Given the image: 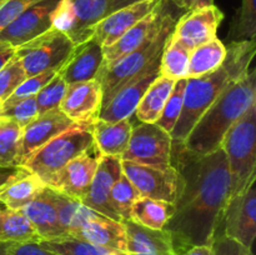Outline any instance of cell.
<instances>
[{
  "mask_svg": "<svg viewBox=\"0 0 256 255\" xmlns=\"http://www.w3.org/2000/svg\"><path fill=\"white\" fill-rule=\"evenodd\" d=\"M122 172L120 156H100L89 190L80 200L82 204L99 214L120 222V218L118 216L110 202V192L112 185L119 179Z\"/></svg>",
  "mask_w": 256,
  "mask_h": 255,
  "instance_id": "cell-18",
  "label": "cell"
},
{
  "mask_svg": "<svg viewBox=\"0 0 256 255\" xmlns=\"http://www.w3.org/2000/svg\"><path fill=\"white\" fill-rule=\"evenodd\" d=\"M12 255H60L58 252L45 249L39 242H18L10 245Z\"/></svg>",
  "mask_w": 256,
  "mask_h": 255,
  "instance_id": "cell-44",
  "label": "cell"
},
{
  "mask_svg": "<svg viewBox=\"0 0 256 255\" xmlns=\"http://www.w3.org/2000/svg\"><path fill=\"white\" fill-rule=\"evenodd\" d=\"M226 56V45L218 38L199 45L190 52L186 79L199 78L216 70Z\"/></svg>",
  "mask_w": 256,
  "mask_h": 255,
  "instance_id": "cell-30",
  "label": "cell"
},
{
  "mask_svg": "<svg viewBox=\"0 0 256 255\" xmlns=\"http://www.w3.org/2000/svg\"><path fill=\"white\" fill-rule=\"evenodd\" d=\"M94 148L92 125L74 124L42 145L22 166L48 184L52 175L68 162Z\"/></svg>",
  "mask_w": 256,
  "mask_h": 255,
  "instance_id": "cell-6",
  "label": "cell"
},
{
  "mask_svg": "<svg viewBox=\"0 0 256 255\" xmlns=\"http://www.w3.org/2000/svg\"><path fill=\"white\" fill-rule=\"evenodd\" d=\"M22 132V128L18 122L2 118L0 122V166L18 165Z\"/></svg>",
  "mask_w": 256,
  "mask_h": 255,
  "instance_id": "cell-34",
  "label": "cell"
},
{
  "mask_svg": "<svg viewBox=\"0 0 256 255\" xmlns=\"http://www.w3.org/2000/svg\"><path fill=\"white\" fill-rule=\"evenodd\" d=\"M100 154L96 148L75 158L52 175L48 186L74 199L82 200L92 182Z\"/></svg>",
  "mask_w": 256,
  "mask_h": 255,
  "instance_id": "cell-15",
  "label": "cell"
},
{
  "mask_svg": "<svg viewBox=\"0 0 256 255\" xmlns=\"http://www.w3.org/2000/svg\"><path fill=\"white\" fill-rule=\"evenodd\" d=\"M45 186L46 184L40 178L29 172L0 189V205L12 210L22 209Z\"/></svg>",
  "mask_w": 256,
  "mask_h": 255,
  "instance_id": "cell-28",
  "label": "cell"
},
{
  "mask_svg": "<svg viewBox=\"0 0 256 255\" xmlns=\"http://www.w3.org/2000/svg\"><path fill=\"white\" fill-rule=\"evenodd\" d=\"M6 2V0H0V8H2V4H4V2Z\"/></svg>",
  "mask_w": 256,
  "mask_h": 255,
  "instance_id": "cell-53",
  "label": "cell"
},
{
  "mask_svg": "<svg viewBox=\"0 0 256 255\" xmlns=\"http://www.w3.org/2000/svg\"><path fill=\"white\" fill-rule=\"evenodd\" d=\"M40 238L20 210L0 205V242H39Z\"/></svg>",
  "mask_w": 256,
  "mask_h": 255,
  "instance_id": "cell-29",
  "label": "cell"
},
{
  "mask_svg": "<svg viewBox=\"0 0 256 255\" xmlns=\"http://www.w3.org/2000/svg\"><path fill=\"white\" fill-rule=\"evenodd\" d=\"M122 172L140 196L174 204L182 189V175L175 166L154 168L122 160Z\"/></svg>",
  "mask_w": 256,
  "mask_h": 255,
  "instance_id": "cell-11",
  "label": "cell"
},
{
  "mask_svg": "<svg viewBox=\"0 0 256 255\" xmlns=\"http://www.w3.org/2000/svg\"><path fill=\"white\" fill-rule=\"evenodd\" d=\"M224 14L216 5L186 12L176 20L170 39L190 50L216 38Z\"/></svg>",
  "mask_w": 256,
  "mask_h": 255,
  "instance_id": "cell-12",
  "label": "cell"
},
{
  "mask_svg": "<svg viewBox=\"0 0 256 255\" xmlns=\"http://www.w3.org/2000/svg\"><path fill=\"white\" fill-rule=\"evenodd\" d=\"M138 2H142V0H112V4H110L109 12H108V14H110V12H115V10L122 9V8H125L128 6V5H132Z\"/></svg>",
  "mask_w": 256,
  "mask_h": 255,
  "instance_id": "cell-49",
  "label": "cell"
},
{
  "mask_svg": "<svg viewBox=\"0 0 256 255\" xmlns=\"http://www.w3.org/2000/svg\"><path fill=\"white\" fill-rule=\"evenodd\" d=\"M2 102H0V122L2 120Z\"/></svg>",
  "mask_w": 256,
  "mask_h": 255,
  "instance_id": "cell-52",
  "label": "cell"
},
{
  "mask_svg": "<svg viewBox=\"0 0 256 255\" xmlns=\"http://www.w3.org/2000/svg\"><path fill=\"white\" fill-rule=\"evenodd\" d=\"M62 0H42L25 10L0 32V42L18 48L52 28L54 14Z\"/></svg>",
  "mask_w": 256,
  "mask_h": 255,
  "instance_id": "cell-13",
  "label": "cell"
},
{
  "mask_svg": "<svg viewBox=\"0 0 256 255\" xmlns=\"http://www.w3.org/2000/svg\"><path fill=\"white\" fill-rule=\"evenodd\" d=\"M174 212V204L140 196L130 210V220L152 230H162Z\"/></svg>",
  "mask_w": 256,
  "mask_h": 255,
  "instance_id": "cell-27",
  "label": "cell"
},
{
  "mask_svg": "<svg viewBox=\"0 0 256 255\" xmlns=\"http://www.w3.org/2000/svg\"><path fill=\"white\" fill-rule=\"evenodd\" d=\"M38 115H39V109L35 96L20 100L14 104L2 105V116L18 122L22 128L26 126Z\"/></svg>",
  "mask_w": 256,
  "mask_h": 255,
  "instance_id": "cell-41",
  "label": "cell"
},
{
  "mask_svg": "<svg viewBox=\"0 0 256 255\" xmlns=\"http://www.w3.org/2000/svg\"><path fill=\"white\" fill-rule=\"evenodd\" d=\"M255 179L242 192L229 198L216 234L235 240L246 250H252L256 236Z\"/></svg>",
  "mask_w": 256,
  "mask_h": 255,
  "instance_id": "cell-10",
  "label": "cell"
},
{
  "mask_svg": "<svg viewBox=\"0 0 256 255\" xmlns=\"http://www.w3.org/2000/svg\"><path fill=\"white\" fill-rule=\"evenodd\" d=\"M256 34V0H242L230 28V38L242 40H255Z\"/></svg>",
  "mask_w": 256,
  "mask_h": 255,
  "instance_id": "cell-36",
  "label": "cell"
},
{
  "mask_svg": "<svg viewBox=\"0 0 256 255\" xmlns=\"http://www.w3.org/2000/svg\"><path fill=\"white\" fill-rule=\"evenodd\" d=\"M39 244L45 249H49L60 255H126L124 252L98 246V245L90 244L84 240L72 236L40 240Z\"/></svg>",
  "mask_w": 256,
  "mask_h": 255,
  "instance_id": "cell-33",
  "label": "cell"
},
{
  "mask_svg": "<svg viewBox=\"0 0 256 255\" xmlns=\"http://www.w3.org/2000/svg\"><path fill=\"white\" fill-rule=\"evenodd\" d=\"M138 198H140V194L136 188L122 172L119 179L112 185L110 192V202L118 216L120 218V222L130 220V210Z\"/></svg>",
  "mask_w": 256,
  "mask_h": 255,
  "instance_id": "cell-35",
  "label": "cell"
},
{
  "mask_svg": "<svg viewBox=\"0 0 256 255\" xmlns=\"http://www.w3.org/2000/svg\"><path fill=\"white\" fill-rule=\"evenodd\" d=\"M102 105V85L96 79L69 84L59 109L74 124L94 125Z\"/></svg>",
  "mask_w": 256,
  "mask_h": 255,
  "instance_id": "cell-14",
  "label": "cell"
},
{
  "mask_svg": "<svg viewBox=\"0 0 256 255\" xmlns=\"http://www.w3.org/2000/svg\"><path fill=\"white\" fill-rule=\"evenodd\" d=\"M132 132L130 119L114 122L98 120L92 125V136L100 156H122L129 145Z\"/></svg>",
  "mask_w": 256,
  "mask_h": 255,
  "instance_id": "cell-25",
  "label": "cell"
},
{
  "mask_svg": "<svg viewBox=\"0 0 256 255\" xmlns=\"http://www.w3.org/2000/svg\"><path fill=\"white\" fill-rule=\"evenodd\" d=\"M186 80L188 79H180L175 82L172 94H170L169 99H168L166 104H165L164 109H162V115H160V118L155 122V124L159 125L162 129H164L169 134L172 132L175 124L179 120L180 114H182Z\"/></svg>",
  "mask_w": 256,
  "mask_h": 255,
  "instance_id": "cell-37",
  "label": "cell"
},
{
  "mask_svg": "<svg viewBox=\"0 0 256 255\" xmlns=\"http://www.w3.org/2000/svg\"><path fill=\"white\" fill-rule=\"evenodd\" d=\"M104 64L102 46L92 38L79 45H75L72 55L58 74L68 85L74 82H89L96 79Z\"/></svg>",
  "mask_w": 256,
  "mask_h": 255,
  "instance_id": "cell-21",
  "label": "cell"
},
{
  "mask_svg": "<svg viewBox=\"0 0 256 255\" xmlns=\"http://www.w3.org/2000/svg\"><path fill=\"white\" fill-rule=\"evenodd\" d=\"M179 255H215V252L212 245H199V246L190 248Z\"/></svg>",
  "mask_w": 256,
  "mask_h": 255,
  "instance_id": "cell-48",
  "label": "cell"
},
{
  "mask_svg": "<svg viewBox=\"0 0 256 255\" xmlns=\"http://www.w3.org/2000/svg\"><path fill=\"white\" fill-rule=\"evenodd\" d=\"M175 80L158 76L140 100L134 115L140 122H156L174 88Z\"/></svg>",
  "mask_w": 256,
  "mask_h": 255,
  "instance_id": "cell-26",
  "label": "cell"
},
{
  "mask_svg": "<svg viewBox=\"0 0 256 255\" xmlns=\"http://www.w3.org/2000/svg\"><path fill=\"white\" fill-rule=\"evenodd\" d=\"M189 60L190 50L185 49L184 46L172 42L169 38L160 56V76L168 78L175 82L180 79H186Z\"/></svg>",
  "mask_w": 256,
  "mask_h": 255,
  "instance_id": "cell-32",
  "label": "cell"
},
{
  "mask_svg": "<svg viewBox=\"0 0 256 255\" xmlns=\"http://www.w3.org/2000/svg\"><path fill=\"white\" fill-rule=\"evenodd\" d=\"M20 212L29 220L40 240L68 236L64 228L60 224L56 206L52 202V190L48 185L29 204L20 209Z\"/></svg>",
  "mask_w": 256,
  "mask_h": 255,
  "instance_id": "cell-23",
  "label": "cell"
},
{
  "mask_svg": "<svg viewBox=\"0 0 256 255\" xmlns=\"http://www.w3.org/2000/svg\"><path fill=\"white\" fill-rule=\"evenodd\" d=\"M72 125L74 122L59 108L38 115L32 122L22 128L16 164H24L42 145Z\"/></svg>",
  "mask_w": 256,
  "mask_h": 255,
  "instance_id": "cell-17",
  "label": "cell"
},
{
  "mask_svg": "<svg viewBox=\"0 0 256 255\" xmlns=\"http://www.w3.org/2000/svg\"><path fill=\"white\" fill-rule=\"evenodd\" d=\"M176 162L182 189L174 202V212L166 225L176 254L199 245H212L222 212L230 196V176L222 148L206 155L188 152L182 142Z\"/></svg>",
  "mask_w": 256,
  "mask_h": 255,
  "instance_id": "cell-1",
  "label": "cell"
},
{
  "mask_svg": "<svg viewBox=\"0 0 256 255\" xmlns=\"http://www.w3.org/2000/svg\"><path fill=\"white\" fill-rule=\"evenodd\" d=\"M56 74V70H48V72H40V74L32 75V76H28L16 88V90L2 102V105L14 104V102H20V100L29 99V98L35 96Z\"/></svg>",
  "mask_w": 256,
  "mask_h": 255,
  "instance_id": "cell-40",
  "label": "cell"
},
{
  "mask_svg": "<svg viewBox=\"0 0 256 255\" xmlns=\"http://www.w3.org/2000/svg\"><path fill=\"white\" fill-rule=\"evenodd\" d=\"M112 0H62L52 28L68 35L74 45L92 39L94 26L108 15Z\"/></svg>",
  "mask_w": 256,
  "mask_h": 255,
  "instance_id": "cell-8",
  "label": "cell"
},
{
  "mask_svg": "<svg viewBox=\"0 0 256 255\" xmlns=\"http://www.w3.org/2000/svg\"><path fill=\"white\" fill-rule=\"evenodd\" d=\"M29 170L22 165H10V166H0V189L9 182L25 176L29 174Z\"/></svg>",
  "mask_w": 256,
  "mask_h": 255,
  "instance_id": "cell-45",
  "label": "cell"
},
{
  "mask_svg": "<svg viewBox=\"0 0 256 255\" xmlns=\"http://www.w3.org/2000/svg\"><path fill=\"white\" fill-rule=\"evenodd\" d=\"M256 104V70L232 82L208 108L182 142L188 152L206 155L222 145L228 130Z\"/></svg>",
  "mask_w": 256,
  "mask_h": 255,
  "instance_id": "cell-3",
  "label": "cell"
},
{
  "mask_svg": "<svg viewBox=\"0 0 256 255\" xmlns=\"http://www.w3.org/2000/svg\"><path fill=\"white\" fill-rule=\"evenodd\" d=\"M10 245L9 242H0V255H12L10 254Z\"/></svg>",
  "mask_w": 256,
  "mask_h": 255,
  "instance_id": "cell-50",
  "label": "cell"
},
{
  "mask_svg": "<svg viewBox=\"0 0 256 255\" xmlns=\"http://www.w3.org/2000/svg\"><path fill=\"white\" fill-rule=\"evenodd\" d=\"M68 84L65 80L60 76L59 74L55 75L36 95L38 109H39V114H44V112H50L52 109H58L62 102V98H64L65 92H66Z\"/></svg>",
  "mask_w": 256,
  "mask_h": 255,
  "instance_id": "cell-38",
  "label": "cell"
},
{
  "mask_svg": "<svg viewBox=\"0 0 256 255\" xmlns=\"http://www.w3.org/2000/svg\"><path fill=\"white\" fill-rule=\"evenodd\" d=\"M50 190H52V202L56 206L60 224L64 228L66 235L70 230L79 228L80 225L86 222L88 220H90L98 214L96 212L82 204L80 200L68 196L62 192H56L52 188H50Z\"/></svg>",
  "mask_w": 256,
  "mask_h": 255,
  "instance_id": "cell-31",
  "label": "cell"
},
{
  "mask_svg": "<svg viewBox=\"0 0 256 255\" xmlns=\"http://www.w3.org/2000/svg\"><path fill=\"white\" fill-rule=\"evenodd\" d=\"M15 55V48L9 42H0V70L8 64L10 59Z\"/></svg>",
  "mask_w": 256,
  "mask_h": 255,
  "instance_id": "cell-47",
  "label": "cell"
},
{
  "mask_svg": "<svg viewBox=\"0 0 256 255\" xmlns=\"http://www.w3.org/2000/svg\"><path fill=\"white\" fill-rule=\"evenodd\" d=\"M220 148L226 156L232 198L256 178V104L228 130Z\"/></svg>",
  "mask_w": 256,
  "mask_h": 255,
  "instance_id": "cell-5",
  "label": "cell"
},
{
  "mask_svg": "<svg viewBox=\"0 0 256 255\" xmlns=\"http://www.w3.org/2000/svg\"><path fill=\"white\" fill-rule=\"evenodd\" d=\"M172 139L169 132L155 122L132 125L129 145L122 160L154 168L172 166Z\"/></svg>",
  "mask_w": 256,
  "mask_h": 255,
  "instance_id": "cell-9",
  "label": "cell"
},
{
  "mask_svg": "<svg viewBox=\"0 0 256 255\" xmlns=\"http://www.w3.org/2000/svg\"><path fill=\"white\" fill-rule=\"evenodd\" d=\"M68 236L119 252H125L126 249V234L122 222L110 219L99 212L79 228L70 230Z\"/></svg>",
  "mask_w": 256,
  "mask_h": 255,
  "instance_id": "cell-22",
  "label": "cell"
},
{
  "mask_svg": "<svg viewBox=\"0 0 256 255\" xmlns=\"http://www.w3.org/2000/svg\"><path fill=\"white\" fill-rule=\"evenodd\" d=\"M242 255H254V252H252V250H245Z\"/></svg>",
  "mask_w": 256,
  "mask_h": 255,
  "instance_id": "cell-51",
  "label": "cell"
},
{
  "mask_svg": "<svg viewBox=\"0 0 256 255\" xmlns=\"http://www.w3.org/2000/svg\"><path fill=\"white\" fill-rule=\"evenodd\" d=\"M39 2L42 0H6L0 8V32L25 10Z\"/></svg>",
  "mask_w": 256,
  "mask_h": 255,
  "instance_id": "cell-42",
  "label": "cell"
},
{
  "mask_svg": "<svg viewBox=\"0 0 256 255\" xmlns=\"http://www.w3.org/2000/svg\"><path fill=\"white\" fill-rule=\"evenodd\" d=\"M26 78L22 62L14 55L0 70V102H4Z\"/></svg>",
  "mask_w": 256,
  "mask_h": 255,
  "instance_id": "cell-39",
  "label": "cell"
},
{
  "mask_svg": "<svg viewBox=\"0 0 256 255\" xmlns=\"http://www.w3.org/2000/svg\"><path fill=\"white\" fill-rule=\"evenodd\" d=\"M212 249H214L215 255H242L246 250L239 242L229 239L224 235L215 236L214 242H212Z\"/></svg>",
  "mask_w": 256,
  "mask_h": 255,
  "instance_id": "cell-43",
  "label": "cell"
},
{
  "mask_svg": "<svg viewBox=\"0 0 256 255\" xmlns=\"http://www.w3.org/2000/svg\"><path fill=\"white\" fill-rule=\"evenodd\" d=\"M162 2V0H142L110 12L95 25L92 38L102 48L110 46L130 28L150 14Z\"/></svg>",
  "mask_w": 256,
  "mask_h": 255,
  "instance_id": "cell-19",
  "label": "cell"
},
{
  "mask_svg": "<svg viewBox=\"0 0 256 255\" xmlns=\"http://www.w3.org/2000/svg\"><path fill=\"white\" fill-rule=\"evenodd\" d=\"M175 24L176 18L169 9L159 28L138 49L119 58L110 65L102 66L96 80L102 85V105L106 104L120 88L159 62Z\"/></svg>",
  "mask_w": 256,
  "mask_h": 255,
  "instance_id": "cell-4",
  "label": "cell"
},
{
  "mask_svg": "<svg viewBox=\"0 0 256 255\" xmlns=\"http://www.w3.org/2000/svg\"><path fill=\"white\" fill-rule=\"evenodd\" d=\"M74 48V42L66 34L52 28L44 34L15 48V56L22 62L26 76H32L48 70L59 72Z\"/></svg>",
  "mask_w": 256,
  "mask_h": 255,
  "instance_id": "cell-7",
  "label": "cell"
},
{
  "mask_svg": "<svg viewBox=\"0 0 256 255\" xmlns=\"http://www.w3.org/2000/svg\"><path fill=\"white\" fill-rule=\"evenodd\" d=\"M255 40H236L226 45L224 62L214 72L186 80L184 102L179 120L170 132L175 142H184L208 108L228 89L229 85L250 72L255 56Z\"/></svg>",
  "mask_w": 256,
  "mask_h": 255,
  "instance_id": "cell-2",
  "label": "cell"
},
{
  "mask_svg": "<svg viewBox=\"0 0 256 255\" xmlns=\"http://www.w3.org/2000/svg\"><path fill=\"white\" fill-rule=\"evenodd\" d=\"M126 234V255H178L169 232L142 226L132 220L122 222Z\"/></svg>",
  "mask_w": 256,
  "mask_h": 255,
  "instance_id": "cell-24",
  "label": "cell"
},
{
  "mask_svg": "<svg viewBox=\"0 0 256 255\" xmlns=\"http://www.w3.org/2000/svg\"><path fill=\"white\" fill-rule=\"evenodd\" d=\"M159 62H155L152 68L142 72L139 76L134 78L129 82L120 88L114 96L105 105H102L100 110L99 119L102 122H120V120L130 119L134 115L140 100L144 96L148 88L152 82L160 75Z\"/></svg>",
  "mask_w": 256,
  "mask_h": 255,
  "instance_id": "cell-16",
  "label": "cell"
},
{
  "mask_svg": "<svg viewBox=\"0 0 256 255\" xmlns=\"http://www.w3.org/2000/svg\"><path fill=\"white\" fill-rule=\"evenodd\" d=\"M168 2L179 8V9L184 10L185 12H190V10L199 9V8L214 5V0H168Z\"/></svg>",
  "mask_w": 256,
  "mask_h": 255,
  "instance_id": "cell-46",
  "label": "cell"
},
{
  "mask_svg": "<svg viewBox=\"0 0 256 255\" xmlns=\"http://www.w3.org/2000/svg\"><path fill=\"white\" fill-rule=\"evenodd\" d=\"M168 12H169V2L162 0L150 14H148L144 19L140 20L134 26L130 28L114 44L108 48H102V50H104V64H102V66L110 65L119 58L138 49L159 28Z\"/></svg>",
  "mask_w": 256,
  "mask_h": 255,
  "instance_id": "cell-20",
  "label": "cell"
}]
</instances>
